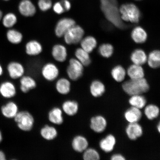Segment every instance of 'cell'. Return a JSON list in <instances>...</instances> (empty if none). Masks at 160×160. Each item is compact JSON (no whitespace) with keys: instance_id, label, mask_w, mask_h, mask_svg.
I'll return each mask as SVG.
<instances>
[{"instance_id":"f35d334b","label":"cell","mask_w":160,"mask_h":160,"mask_svg":"<svg viewBox=\"0 0 160 160\" xmlns=\"http://www.w3.org/2000/svg\"><path fill=\"white\" fill-rule=\"evenodd\" d=\"M38 5L40 10L43 12L48 11L53 6L51 0H38Z\"/></svg>"},{"instance_id":"d6a6232c","label":"cell","mask_w":160,"mask_h":160,"mask_svg":"<svg viewBox=\"0 0 160 160\" xmlns=\"http://www.w3.org/2000/svg\"><path fill=\"white\" fill-rule=\"evenodd\" d=\"M129 102L132 107L141 109L145 107L147 103L145 98L141 95L131 96Z\"/></svg>"},{"instance_id":"484cf974","label":"cell","mask_w":160,"mask_h":160,"mask_svg":"<svg viewBox=\"0 0 160 160\" xmlns=\"http://www.w3.org/2000/svg\"><path fill=\"white\" fill-rule=\"evenodd\" d=\"M131 37L134 41L138 43H142L147 38V33L142 28L138 27L135 28L132 32Z\"/></svg>"},{"instance_id":"f546056e","label":"cell","mask_w":160,"mask_h":160,"mask_svg":"<svg viewBox=\"0 0 160 160\" xmlns=\"http://www.w3.org/2000/svg\"><path fill=\"white\" fill-rule=\"evenodd\" d=\"M128 75L131 79L142 78L144 77V72L141 65H132L128 70Z\"/></svg>"},{"instance_id":"2e32d148","label":"cell","mask_w":160,"mask_h":160,"mask_svg":"<svg viewBox=\"0 0 160 160\" xmlns=\"http://www.w3.org/2000/svg\"><path fill=\"white\" fill-rule=\"evenodd\" d=\"M88 142L85 137L78 135L73 138L72 142L73 149L78 152H83L88 148Z\"/></svg>"},{"instance_id":"74e56055","label":"cell","mask_w":160,"mask_h":160,"mask_svg":"<svg viewBox=\"0 0 160 160\" xmlns=\"http://www.w3.org/2000/svg\"><path fill=\"white\" fill-rule=\"evenodd\" d=\"M83 152V158L85 160H98L100 159L99 153L95 149L87 148Z\"/></svg>"},{"instance_id":"ffe728a7","label":"cell","mask_w":160,"mask_h":160,"mask_svg":"<svg viewBox=\"0 0 160 160\" xmlns=\"http://www.w3.org/2000/svg\"><path fill=\"white\" fill-rule=\"evenodd\" d=\"M124 117L129 123L137 122L141 118L142 112L140 109L132 107L125 112Z\"/></svg>"},{"instance_id":"603a6c76","label":"cell","mask_w":160,"mask_h":160,"mask_svg":"<svg viewBox=\"0 0 160 160\" xmlns=\"http://www.w3.org/2000/svg\"><path fill=\"white\" fill-rule=\"evenodd\" d=\"M56 89L60 94H68L71 90V83L69 80L65 78H61L58 80L55 85Z\"/></svg>"},{"instance_id":"3957f363","label":"cell","mask_w":160,"mask_h":160,"mask_svg":"<svg viewBox=\"0 0 160 160\" xmlns=\"http://www.w3.org/2000/svg\"><path fill=\"white\" fill-rule=\"evenodd\" d=\"M121 19L127 22L137 23L141 17V13L138 8L132 3L122 5L119 9Z\"/></svg>"},{"instance_id":"277c9868","label":"cell","mask_w":160,"mask_h":160,"mask_svg":"<svg viewBox=\"0 0 160 160\" xmlns=\"http://www.w3.org/2000/svg\"><path fill=\"white\" fill-rule=\"evenodd\" d=\"M14 119L18 128L23 131H31L34 125V118L28 111H19Z\"/></svg>"},{"instance_id":"cb8c5ba5","label":"cell","mask_w":160,"mask_h":160,"mask_svg":"<svg viewBox=\"0 0 160 160\" xmlns=\"http://www.w3.org/2000/svg\"><path fill=\"white\" fill-rule=\"evenodd\" d=\"M41 137L47 141H52L57 137L58 132L57 129L53 126L46 125L40 130Z\"/></svg>"},{"instance_id":"e0dca14e","label":"cell","mask_w":160,"mask_h":160,"mask_svg":"<svg viewBox=\"0 0 160 160\" xmlns=\"http://www.w3.org/2000/svg\"><path fill=\"white\" fill-rule=\"evenodd\" d=\"M42 51V46L37 40H31L26 44L25 51L26 53L28 55L37 56L41 53Z\"/></svg>"},{"instance_id":"ba28073f","label":"cell","mask_w":160,"mask_h":160,"mask_svg":"<svg viewBox=\"0 0 160 160\" xmlns=\"http://www.w3.org/2000/svg\"><path fill=\"white\" fill-rule=\"evenodd\" d=\"M41 71L43 77L47 81L51 82L57 79L59 74L58 68L52 63L46 64Z\"/></svg>"},{"instance_id":"7bdbcfd3","label":"cell","mask_w":160,"mask_h":160,"mask_svg":"<svg viewBox=\"0 0 160 160\" xmlns=\"http://www.w3.org/2000/svg\"><path fill=\"white\" fill-rule=\"evenodd\" d=\"M6 157L4 153L0 150V160H5Z\"/></svg>"},{"instance_id":"ee69618b","label":"cell","mask_w":160,"mask_h":160,"mask_svg":"<svg viewBox=\"0 0 160 160\" xmlns=\"http://www.w3.org/2000/svg\"><path fill=\"white\" fill-rule=\"evenodd\" d=\"M3 67L0 63V77L3 75Z\"/></svg>"},{"instance_id":"b9f144b4","label":"cell","mask_w":160,"mask_h":160,"mask_svg":"<svg viewBox=\"0 0 160 160\" xmlns=\"http://www.w3.org/2000/svg\"><path fill=\"white\" fill-rule=\"evenodd\" d=\"M111 159L112 160H124L126 159L122 155L117 154L112 156Z\"/></svg>"},{"instance_id":"60d3db41","label":"cell","mask_w":160,"mask_h":160,"mask_svg":"<svg viewBox=\"0 0 160 160\" xmlns=\"http://www.w3.org/2000/svg\"><path fill=\"white\" fill-rule=\"evenodd\" d=\"M65 12L69 11L71 8V4L69 0H62L61 1Z\"/></svg>"},{"instance_id":"4fadbf2b","label":"cell","mask_w":160,"mask_h":160,"mask_svg":"<svg viewBox=\"0 0 160 160\" xmlns=\"http://www.w3.org/2000/svg\"><path fill=\"white\" fill-rule=\"evenodd\" d=\"M52 55L56 61L59 62H63L67 59V50L65 46L62 45L56 44L52 49Z\"/></svg>"},{"instance_id":"f1b7e54d","label":"cell","mask_w":160,"mask_h":160,"mask_svg":"<svg viewBox=\"0 0 160 160\" xmlns=\"http://www.w3.org/2000/svg\"><path fill=\"white\" fill-rule=\"evenodd\" d=\"M82 48L89 53L91 52L97 45V41L94 38L88 36L82 39L81 42Z\"/></svg>"},{"instance_id":"7c38bea8","label":"cell","mask_w":160,"mask_h":160,"mask_svg":"<svg viewBox=\"0 0 160 160\" xmlns=\"http://www.w3.org/2000/svg\"><path fill=\"white\" fill-rule=\"evenodd\" d=\"M18 112V107L17 104L12 101L8 102L1 108L2 115L8 119L14 118Z\"/></svg>"},{"instance_id":"7402d4cb","label":"cell","mask_w":160,"mask_h":160,"mask_svg":"<svg viewBox=\"0 0 160 160\" xmlns=\"http://www.w3.org/2000/svg\"><path fill=\"white\" fill-rule=\"evenodd\" d=\"M116 143V140L114 136L110 134L101 140L99 146L102 150L108 153L113 151Z\"/></svg>"},{"instance_id":"44dd1931","label":"cell","mask_w":160,"mask_h":160,"mask_svg":"<svg viewBox=\"0 0 160 160\" xmlns=\"http://www.w3.org/2000/svg\"><path fill=\"white\" fill-rule=\"evenodd\" d=\"M78 103L75 101L67 100L62 105L63 112L68 116H74L78 113Z\"/></svg>"},{"instance_id":"4dcf8cb0","label":"cell","mask_w":160,"mask_h":160,"mask_svg":"<svg viewBox=\"0 0 160 160\" xmlns=\"http://www.w3.org/2000/svg\"><path fill=\"white\" fill-rule=\"evenodd\" d=\"M75 56L77 59L81 62L83 66H89L91 63L89 53L82 48H79L76 50Z\"/></svg>"},{"instance_id":"5b68a950","label":"cell","mask_w":160,"mask_h":160,"mask_svg":"<svg viewBox=\"0 0 160 160\" xmlns=\"http://www.w3.org/2000/svg\"><path fill=\"white\" fill-rule=\"evenodd\" d=\"M84 33L82 28L76 24L70 28L63 37L65 42L67 44H77L83 39Z\"/></svg>"},{"instance_id":"8fae6325","label":"cell","mask_w":160,"mask_h":160,"mask_svg":"<svg viewBox=\"0 0 160 160\" xmlns=\"http://www.w3.org/2000/svg\"><path fill=\"white\" fill-rule=\"evenodd\" d=\"M17 94L15 86L12 82L6 81L0 84V94L4 98H11Z\"/></svg>"},{"instance_id":"c3c4849f","label":"cell","mask_w":160,"mask_h":160,"mask_svg":"<svg viewBox=\"0 0 160 160\" xmlns=\"http://www.w3.org/2000/svg\"><path fill=\"white\" fill-rule=\"evenodd\" d=\"M4 1H9V0H4Z\"/></svg>"},{"instance_id":"9a60e30c","label":"cell","mask_w":160,"mask_h":160,"mask_svg":"<svg viewBox=\"0 0 160 160\" xmlns=\"http://www.w3.org/2000/svg\"><path fill=\"white\" fill-rule=\"evenodd\" d=\"M107 126V121L102 116H96L91 119L90 127L96 132H102L105 131Z\"/></svg>"},{"instance_id":"83f0119b","label":"cell","mask_w":160,"mask_h":160,"mask_svg":"<svg viewBox=\"0 0 160 160\" xmlns=\"http://www.w3.org/2000/svg\"><path fill=\"white\" fill-rule=\"evenodd\" d=\"M105 91V85L100 81H95L90 86V92L92 95L95 97H101Z\"/></svg>"},{"instance_id":"9c48e42d","label":"cell","mask_w":160,"mask_h":160,"mask_svg":"<svg viewBox=\"0 0 160 160\" xmlns=\"http://www.w3.org/2000/svg\"><path fill=\"white\" fill-rule=\"evenodd\" d=\"M7 71L11 79H16L21 78L24 74V67L19 62L13 61L7 66Z\"/></svg>"},{"instance_id":"681fc988","label":"cell","mask_w":160,"mask_h":160,"mask_svg":"<svg viewBox=\"0 0 160 160\" xmlns=\"http://www.w3.org/2000/svg\"><path fill=\"white\" fill-rule=\"evenodd\" d=\"M136 1H141V0H136Z\"/></svg>"},{"instance_id":"d590c367","label":"cell","mask_w":160,"mask_h":160,"mask_svg":"<svg viewBox=\"0 0 160 160\" xmlns=\"http://www.w3.org/2000/svg\"><path fill=\"white\" fill-rule=\"evenodd\" d=\"M144 113L148 119L152 120L158 117L159 109L157 106L149 105L145 108Z\"/></svg>"},{"instance_id":"30bf717a","label":"cell","mask_w":160,"mask_h":160,"mask_svg":"<svg viewBox=\"0 0 160 160\" xmlns=\"http://www.w3.org/2000/svg\"><path fill=\"white\" fill-rule=\"evenodd\" d=\"M18 10L21 15L26 17H33L37 12L35 6L31 0H22L19 4Z\"/></svg>"},{"instance_id":"bcb514c9","label":"cell","mask_w":160,"mask_h":160,"mask_svg":"<svg viewBox=\"0 0 160 160\" xmlns=\"http://www.w3.org/2000/svg\"><path fill=\"white\" fill-rule=\"evenodd\" d=\"M3 17V13L2 11L0 10V21H1L2 18Z\"/></svg>"},{"instance_id":"e575fe53","label":"cell","mask_w":160,"mask_h":160,"mask_svg":"<svg viewBox=\"0 0 160 160\" xmlns=\"http://www.w3.org/2000/svg\"><path fill=\"white\" fill-rule=\"evenodd\" d=\"M111 75L116 81L121 82L125 79L126 72L125 69L122 66L118 65L112 70Z\"/></svg>"},{"instance_id":"8d00e7d4","label":"cell","mask_w":160,"mask_h":160,"mask_svg":"<svg viewBox=\"0 0 160 160\" xmlns=\"http://www.w3.org/2000/svg\"><path fill=\"white\" fill-rule=\"evenodd\" d=\"M113 52V46L110 44H103L99 47V53L103 57L108 58L111 57Z\"/></svg>"},{"instance_id":"ab89813d","label":"cell","mask_w":160,"mask_h":160,"mask_svg":"<svg viewBox=\"0 0 160 160\" xmlns=\"http://www.w3.org/2000/svg\"><path fill=\"white\" fill-rule=\"evenodd\" d=\"M53 11L58 15H61L65 11L61 2H57L52 6Z\"/></svg>"},{"instance_id":"836d02e7","label":"cell","mask_w":160,"mask_h":160,"mask_svg":"<svg viewBox=\"0 0 160 160\" xmlns=\"http://www.w3.org/2000/svg\"><path fill=\"white\" fill-rule=\"evenodd\" d=\"M160 51L155 50L149 54L148 63L152 68H157L159 67L160 63Z\"/></svg>"},{"instance_id":"1f68e13d","label":"cell","mask_w":160,"mask_h":160,"mask_svg":"<svg viewBox=\"0 0 160 160\" xmlns=\"http://www.w3.org/2000/svg\"><path fill=\"white\" fill-rule=\"evenodd\" d=\"M1 21L4 27L11 29L17 22V16L13 13L9 12L3 16Z\"/></svg>"},{"instance_id":"6da1fadb","label":"cell","mask_w":160,"mask_h":160,"mask_svg":"<svg viewBox=\"0 0 160 160\" xmlns=\"http://www.w3.org/2000/svg\"><path fill=\"white\" fill-rule=\"evenodd\" d=\"M101 8L108 21L118 28L123 29L127 26L122 21L117 0H101Z\"/></svg>"},{"instance_id":"f6af8a7d","label":"cell","mask_w":160,"mask_h":160,"mask_svg":"<svg viewBox=\"0 0 160 160\" xmlns=\"http://www.w3.org/2000/svg\"><path fill=\"white\" fill-rule=\"evenodd\" d=\"M3 140V136L1 131H0V143H1Z\"/></svg>"},{"instance_id":"ac0fdd59","label":"cell","mask_w":160,"mask_h":160,"mask_svg":"<svg viewBox=\"0 0 160 160\" xmlns=\"http://www.w3.org/2000/svg\"><path fill=\"white\" fill-rule=\"evenodd\" d=\"M20 78V89L23 93L28 92L30 90L35 89L37 87L35 80L30 76H23Z\"/></svg>"},{"instance_id":"d4e9b609","label":"cell","mask_w":160,"mask_h":160,"mask_svg":"<svg viewBox=\"0 0 160 160\" xmlns=\"http://www.w3.org/2000/svg\"><path fill=\"white\" fill-rule=\"evenodd\" d=\"M7 39L12 44L18 45L21 43L23 39V36L21 32L13 29H9L6 33Z\"/></svg>"},{"instance_id":"5bb4252c","label":"cell","mask_w":160,"mask_h":160,"mask_svg":"<svg viewBox=\"0 0 160 160\" xmlns=\"http://www.w3.org/2000/svg\"><path fill=\"white\" fill-rule=\"evenodd\" d=\"M126 132L129 139L135 140L142 135L143 129L137 122L130 123L126 128Z\"/></svg>"},{"instance_id":"8992f818","label":"cell","mask_w":160,"mask_h":160,"mask_svg":"<svg viewBox=\"0 0 160 160\" xmlns=\"http://www.w3.org/2000/svg\"><path fill=\"white\" fill-rule=\"evenodd\" d=\"M83 72V66L78 60L75 58L70 59L67 72L70 79L73 81H77L82 76Z\"/></svg>"},{"instance_id":"4316f807","label":"cell","mask_w":160,"mask_h":160,"mask_svg":"<svg viewBox=\"0 0 160 160\" xmlns=\"http://www.w3.org/2000/svg\"><path fill=\"white\" fill-rule=\"evenodd\" d=\"M131 58L135 64L141 65L144 64L147 62V56L143 50L137 49L132 53Z\"/></svg>"},{"instance_id":"52a82bcc","label":"cell","mask_w":160,"mask_h":160,"mask_svg":"<svg viewBox=\"0 0 160 160\" xmlns=\"http://www.w3.org/2000/svg\"><path fill=\"white\" fill-rule=\"evenodd\" d=\"M75 25V21L71 18H64L60 19L55 26L56 36L58 38L63 37L68 30Z\"/></svg>"},{"instance_id":"7dc6e473","label":"cell","mask_w":160,"mask_h":160,"mask_svg":"<svg viewBox=\"0 0 160 160\" xmlns=\"http://www.w3.org/2000/svg\"><path fill=\"white\" fill-rule=\"evenodd\" d=\"M158 131H159V132H160V123H159L158 125Z\"/></svg>"},{"instance_id":"d6986e66","label":"cell","mask_w":160,"mask_h":160,"mask_svg":"<svg viewBox=\"0 0 160 160\" xmlns=\"http://www.w3.org/2000/svg\"><path fill=\"white\" fill-rule=\"evenodd\" d=\"M48 118L50 122L53 124H62L64 121L62 110L58 107L53 108L49 112Z\"/></svg>"},{"instance_id":"7a4b0ae2","label":"cell","mask_w":160,"mask_h":160,"mask_svg":"<svg viewBox=\"0 0 160 160\" xmlns=\"http://www.w3.org/2000/svg\"><path fill=\"white\" fill-rule=\"evenodd\" d=\"M123 89L127 94L131 96L142 95L149 91V86L144 78L131 79L125 82Z\"/></svg>"}]
</instances>
